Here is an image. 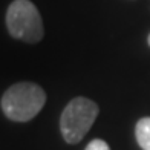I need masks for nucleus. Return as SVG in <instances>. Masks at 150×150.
Listing matches in <instances>:
<instances>
[{"instance_id":"39448f33","label":"nucleus","mask_w":150,"mask_h":150,"mask_svg":"<svg viewBox=\"0 0 150 150\" xmlns=\"http://www.w3.org/2000/svg\"><path fill=\"white\" fill-rule=\"evenodd\" d=\"M84 150H110V147H109V144L106 141L97 138V139H92L89 144L86 146Z\"/></svg>"},{"instance_id":"f03ea898","label":"nucleus","mask_w":150,"mask_h":150,"mask_svg":"<svg viewBox=\"0 0 150 150\" xmlns=\"http://www.w3.org/2000/svg\"><path fill=\"white\" fill-rule=\"evenodd\" d=\"M100 109L92 100L78 97L71 100L60 117V130L66 142L77 144L84 138L97 120Z\"/></svg>"},{"instance_id":"f257e3e1","label":"nucleus","mask_w":150,"mask_h":150,"mask_svg":"<svg viewBox=\"0 0 150 150\" xmlns=\"http://www.w3.org/2000/svg\"><path fill=\"white\" fill-rule=\"evenodd\" d=\"M46 103L45 91L35 83L22 81L12 84L2 95V110L6 118L17 122H25L32 120L43 109Z\"/></svg>"},{"instance_id":"423d86ee","label":"nucleus","mask_w":150,"mask_h":150,"mask_svg":"<svg viewBox=\"0 0 150 150\" xmlns=\"http://www.w3.org/2000/svg\"><path fill=\"white\" fill-rule=\"evenodd\" d=\"M147 43H149V46H150V34H149V38H147Z\"/></svg>"},{"instance_id":"20e7f679","label":"nucleus","mask_w":150,"mask_h":150,"mask_svg":"<svg viewBox=\"0 0 150 150\" xmlns=\"http://www.w3.org/2000/svg\"><path fill=\"white\" fill-rule=\"evenodd\" d=\"M135 136L142 150H150V117L141 118L136 122Z\"/></svg>"},{"instance_id":"7ed1b4c3","label":"nucleus","mask_w":150,"mask_h":150,"mask_svg":"<svg viewBox=\"0 0 150 150\" xmlns=\"http://www.w3.org/2000/svg\"><path fill=\"white\" fill-rule=\"evenodd\" d=\"M6 26L14 38L37 43L43 38V22L35 5L29 0H14L6 11Z\"/></svg>"}]
</instances>
